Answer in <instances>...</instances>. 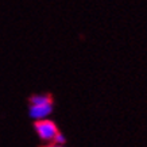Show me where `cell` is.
<instances>
[{
    "mask_svg": "<svg viewBox=\"0 0 147 147\" xmlns=\"http://www.w3.org/2000/svg\"><path fill=\"white\" fill-rule=\"evenodd\" d=\"M34 129H35L36 135L39 136L40 140H43L46 144L47 143H53L54 139L57 138V135L61 132L58 129V125L50 119L34 121Z\"/></svg>",
    "mask_w": 147,
    "mask_h": 147,
    "instance_id": "cell-1",
    "label": "cell"
},
{
    "mask_svg": "<svg viewBox=\"0 0 147 147\" xmlns=\"http://www.w3.org/2000/svg\"><path fill=\"white\" fill-rule=\"evenodd\" d=\"M54 111V102L47 104H28V116L34 121L49 119Z\"/></svg>",
    "mask_w": 147,
    "mask_h": 147,
    "instance_id": "cell-2",
    "label": "cell"
},
{
    "mask_svg": "<svg viewBox=\"0 0 147 147\" xmlns=\"http://www.w3.org/2000/svg\"><path fill=\"white\" fill-rule=\"evenodd\" d=\"M47 102H53V96L49 93L32 94L28 98V104H47Z\"/></svg>",
    "mask_w": 147,
    "mask_h": 147,
    "instance_id": "cell-3",
    "label": "cell"
},
{
    "mask_svg": "<svg viewBox=\"0 0 147 147\" xmlns=\"http://www.w3.org/2000/svg\"><path fill=\"white\" fill-rule=\"evenodd\" d=\"M55 144H63L65 146V143H66V138H65V135L62 134V132H59V134L57 135V138L54 139V142Z\"/></svg>",
    "mask_w": 147,
    "mask_h": 147,
    "instance_id": "cell-4",
    "label": "cell"
},
{
    "mask_svg": "<svg viewBox=\"0 0 147 147\" xmlns=\"http://www.w3.org/2000/svg\"><path fill=\"white\" fill-rule=\"evenodd\" d=\"M42 147H66L63 144H55V143H47V144H43Z\"/></svg>",
    "mask_w": 147,
    "mask_h": 147,
    "instance_id": "cell-5",
    "label": "cell"
}]
</instances>
